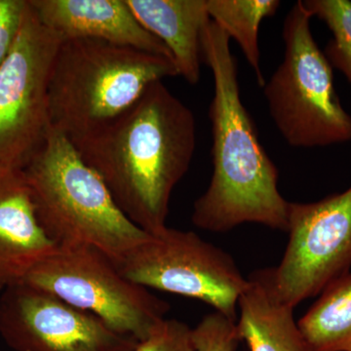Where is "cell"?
Wrapping results in <instances>:
<instances>
[{
  "instance_id": "cell-1",
  "label": "cell",
  "mask_w": 351,
  "mask_h": 351,
  "mask_svg": "<svg viewBox=\"0 0 351 351\" xmlns=\"http://www.w3.org/2000/svg\"><path fill=\"white\" fill-rule=\"evenodd\" d=\"M73 145L120 210L145 232L157 233L167 226L173 191L195 156V117L157 82L125 112Z\"/></svg>"
},
{
  "instance_id": "cell-2",
  "label": "cell",
  "mask_w": 351,
  "mask_h": 351,
  "mask_svg": "<svg viewBox=\"0 0 351 351\" xmlns=\"http://www.w3.org/2000/svg\"><path fill=\"white\" fill-rule=\"evenodd\" d=\"M202 56L214 82L209 107L213 174L193 204L191 221L196 228L215 233L244 223L287 232L290 202L279 191L278 169L241 100L230 39L212 20L203 31Z\"/></svg>"
},
{
  "instance_id": "cell-3",
  "label": "cell",
  "mask_w": 351,
  "mask_h": 351,
  "mask_svg": "<svg viewBox=\"0 0 351 351\" xmlns=\"http://www.w3.org/2000/svg\"><path fill=\"white\" fill-rule=\"evenodd\" d=\"M179 76L169 58L94 39L61 41L51 68V129L75 143L135 105L152 83Z\"/></svg>"
},
{
  "instance_id": "cell-4",
  "label": "cell",
  "mask_w": 351,
  "mask_h": 351,
  "mask_svg": "<svg viewBox=\"0 0 351 351\" xmlns=\"http://www.w3.org/2000/svg\"><path fill=\"white\" fill-rule=\"evenodd\" d=\"M23 173L39 223L57 246L94 247L119 265L149 237L68 138L52 129Z\"/></svg>"
},
{
  "instance_id": "cell-5",
  "label": "cell",
  "mask_w": 351,
  "mask_h": 351,
  "mask_svg": "<svg viewBox=\"0 0 351 351\" xmlns=\"http://www.w3.org/2000/svg\"><path fill=\"white\" fill-rule=\"evenodd\" d=\"M311 19L302 0L289 11L283 61L263 87L277 130L298 149L351 142V117L339 101L331 64L314 39Z\"/></svg>"
},
{
  "instance_id": "cell-6",
  "label": "cell",
  "mask_w": 351,
  "mask_h": 351,
  "mask_svg": "<svg viewBox=\"0 0 351 351\" xmlns=\"http://www.w3.org/2000/svg\"><path fill=\"white\" fill-rule=\"evenodd\" d=\"M24 283L93 314L113 331L145 341L167 319L170 306L131 281L103 252L86 246H58Z\"/></svg>"
},
{
  "instance_id": "cell-7",
  "label": "cell",
  "mask_w": 351,
  "mask_h": 351,
  "mask_svg": "<svg viewBox=\"0 0 351 351\" xmlns=\"http://www.w3.org/2000/svg\"><path fill=\"white\" fill-rule=\"evenodd\" d=\"M117 265L145 288L198 300L237 321L247 277L230 254L197 233L166 226Z\"/></svg>"
},
{
  "instance_id": "cell-8",
  "label": "cell",
  "mask_w": 351,
  "mask_h": 351,
  "mask_svg": "<svg viewBox=\"0 0 351 351\" xmlns=\"http://www.w3.org/2000/svg\"><path fill=\"white\" fill-rule=\"evenodd\" d=\"M60 43L27 0L19 34L0 66V168L24 170L49 136L48 84Z\"/></svg>"
},
{
  "instance_id": "cell-9",
  "label": "cell",
  "mask_w": 351,
  "mask_h": 351,
  "mask_svg": "<svg viewBox=\"0 0 351 351\" xmlns=\"http://www.w3.org/2000/svg\"><path fill=\"white\" fill-rule=\"evenodd\" d=\"M287 233L274 276L279 295L295 308L350 271L351 186L314 202H290Z\"/></svg>"
},
{
  "instance_id": "cell-10",
  "label": "cell",
  "mask_w": 351,
  "mask_h": 351,
  "mask_svg": "<svg viewBox=\"0 0 351 351\" xmlns=\"http://www.w3.org/2000/svg\"><path fill=\"white\" fill-rule=\"evenodd\" d=\"M0 336L15 351H134L138 343L24 282L0 295Z\"/></svg>"
},
{
  "instance_id": "cell-11",
  "label": "cell",
  "mask_w": 351,
  "mask_h": 351,
  "mask_svg": "<svg viewBox=\"0 0 351 351\" xmlns=\"http://www.w3.org/2000/svg\"><path fill=\"white\" fill-rule=\"evenodd\" d=\"M29 3L41 23L61 41L94 39L173 61L167 47L138 23L126 0H29Z\"/></svg>"
},
{
  "instance_id": "cell-12",
  "label": "cell",
  "mask_w": 351,
  "mask_h": 351,
  "mask_svg": "<svg viewBox=\"0 0 351 351\" xmlns=\"http://www.w3.org/2000/svg\"><path fill=\"white\" fill-rule=\"evenodd\" d=\"M57 247L39 223L23 170L0 168V293L22 283Z\"/></svg>"
},
{
  "instance_id": "cell-13",
  "label": "cell",
  "mask_w": 351,
  "mask_h": 351,
  "mask_svg": "<svg viewBox=\"0 0 351 351\" xmlns=\"http://www.w3.org/2000/svg\"><path fill=\"white\" fill-rule=\"evenodd\" d=\"M237 324L250 351H311L294 317V307L279 295L274 267L247 277L239 300Z\"/></svg>"
},
{
  "instance_id": "cell-14",
  "label": "cell",
  "mask_w": 351,
  "mask_h": 351,
  "mask_svg": "<svg viewBox=\"0 0 351 351\" xmlns=\"http://www.w3.org/2000/svg\"><path fill=\"white\" fill-rule=\"evenodd\" d=\"M138 23L172 55L179 75L191 85L200 80L202 34L210 22L206 0H126Z\"/></svg>"
},
{
  "instance_id": "cell-15",
  "label": "cell",
  "mask_w": 351,
  "mask_h": 351,
  "mask_svg": "<svg viewBox=\"0 0 351 351\" xmlns=\"http://www.w3.org/2000/svg\"><path fill=\"white\" fill-rule=\"evenodd\" d=\"M299 320L311 351H348L351 348V271L324 288Z\"/></svg>"
},
{
  "instance_id": "cell-16",
  "label": "cell",
  "mask_w": 351,
  "mask_h": 351,
  "mask_svg": "<svg viewBox=\"0 0 351 351\" xmlns=\"http://www.w3.org/2000/svg\"><path fill=\"white\" fill-rule=\"evenodd\" d=\"M210 19L218 25L230 40L234 39L257 77L265 86L258 43L261 24L272 17L280 6L278 0H206Z\"/></svg>"
},
{
  "instance_id": "cell-17",
  "label": "cell",
  "mask_w": 351,
  "mask_h": 351,
  "mask_svg": "<svg viewBox=\"0 0 351 351\" xmlns=\"http://www.w3.org/2000/svg\"><path fill=\"white\" fill-rule=\"evenodd\" d=\"M313 17L322 21L332 32L324 52L332 68L343 73L351 84L350 0H302Z\"/></svg>"
},
{
  "instance_id": "cell-18",
  "label": "cell",
  "mask_w": 351,
  "mask_h": 351,
  "mask_svg": "<svg viewBox=\"0 0 351 351\" xmlns=\"http://www.w3.org/2000/svg\"><path fill=\"white\" fill-rule=\"evenodd\" d=\"M195 351H237L240 339L237 321L223 314H207L193 328Z\"/></svg>"
},
{
  "instance_id": "cell-19",
  "label": "cell",
  "mask_w": 351,
  "mask_h": 351,
  "mask_svg": "<svg viewBox=\"0 0 351 351\" xmlns=\"http://www.w3.org/2000/svg\"><path fill=\"white\" fill-rule=\"evenodd\" d=\"M134 351H195L193 328L177 319H166Z\"/></svg>"
},
{
  "instance_id": "cell-20",
  "label": "cell",
  "mask_w": 351,
  "mask_h": 351,
  "mask_svg": "<svg viewBox=\"0 0 351 351\" xmlns=\"http://www.w3.org/2000/svg\"><path fill=\"white\" fill-rule=\"evenodd\" d=\"M27 0H0V66L19 34Z\"/></svg>"
},
{
  "instance_id": "cell-21",
  "label": "cell",
  "mask_w": 351,
  "mask_h": 351,
  "mask_svg": "<svg viewBox=\"0 0 351 351\" xmlns=\"http://www.w3.org/2000/svg\"><path fill=\"white\" fill-rule=\"evenodd\" d=\"M348 351H351V348H350V350H348Z\"/></svg>"
}]
</instances>
